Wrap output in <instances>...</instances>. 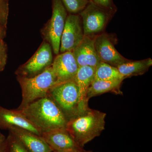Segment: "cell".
<instances>
[{"instance_id":"obj_1","label":"cell","mask_w":152,"mask_h":152,"mask_svg":"<svg viewBox=\"0 0 152 152\" xmlns=\"http://www.w3.org/2000/svg\"><path fill=\"white\" fill-rule=\"evenodd\" d=\"M18 110L42 133L66 128L68 121L58 106L48 96L37 100Z\"/></svg>"},{"instance_id":"obj_2","label":"cell","mask_w":152,"mask_h":152,"mask_svg":"<svg viewBox=\"0 0 152 152\" xmlns=\"http://www.w3.org/2000/svg\"><path fill=\"white\" fill-rule=\"evenodd\" d=\"M106 114L89 108L68 120L66 128L81 148L99 137L104 129Z\"/></svg>"},{"instance_id":"obj_3","label":"cell","mask_w":152,"mask_h":152,"mask_svg":"<svg viewBox=\"0 0 152 152\" xmlns=\"http://www.w3.org/2000/svg\"><path fill=\"white\" fill-rule=\"evenodd\" d=\"M22 90L21 103L17 110L48 96L50 89L56 85L57 78L51 66L32 77H17Z\"/></svg>"},{"instance_id":"obj_4","label":"cell","mask_w":152,"mask_h":152,"mask_svg":"<svg viewBox=\"0 0 152 152\" xmlns=\"http://www.w3.org/2000/svg\"><path fill=\"white\" fill-rule=\"evenodd\" d=\"M48 96L68 121L78 115V88L75 80L54 86L49 91Z\"/></svg>"},{"instance_id":"obj_5","label":"cell","mask_w":152,"mask_h":152,"mask_svg":"<svg viewBox=\"0 0 152 152\" xmlns=\"http://www.w3.org/2000/svg\"><path fill=\"white\" fill-rule=\"evenodd\" d=\"M52 15L42 30L45 41L50 45L55 54L60 53L61 37L68 12L61 0H52Z\"/></svg>"},{"instance_id":"obj_6","label":"cell","mask_w":152,"mask_h":152,"mask_svg":"<svg viewBox=\"0 0 152 152\" xmlns=\"http://www.w3.org/2000/svg\"><path fill=\"white\" fill-rule=\"evenodd\" d=\"M79 15L81 18L85 36H95L104 32L114 14L90 1Z\"/></svg>"},{"instance_id":"obj_7","label":"cell","mask_w":152,"mask_h":152,"mask_svg":"<svg viewBox=\"0 0 152 152\" xmlns=\"http://www.w3.org/2000/svg\"><path fill=\"white\" fill-rule=\"evenodd\" d=\"M53 61V49L50 45L45 40L34 56L18 68L16 75L25 77H34L50 67Z\"/></svg>"},{"instance_id":"obj_8","label":"cell","mask_w":152,"mask_h":152,"mask_svg":"<svg viewBox=\"0 0 152 152\" xmlns=\"http://www.w3.org/2000/svg\"><path fill=\"white\" fill-rule=\"evenodd\" d=\"M118 41L113 34L104 32L96 37L95 46L101 61L113 66L117 67L130 61L117 51L115 45Z\"/></svg>"},{"instance_id":"obj_9","label":"cell","mask_w":152,"mask_h":152,"mask_svg":"<svg viewBox=\"0 0 152 152\" xmlns=\"http://www.w3.org/2000/svg\"><path fill=\"white\" fill-rule=\"evenodd\" d=\"M84 36L80 15L79 14L68 15L61 37L60 53L72 51L81 42Z\"/></svg>"},{"instance_id":"obj_10","label":"cell","mask_w":152,"mask_h":152,"mask_svg":"<svg viewBox=\"0 0 152 152\" xmlns=\"http://www.w3.org/2000/svg\"><path fill=\"white\" fill-rule=\"evenodd\" d=\"M51 66L57 78L54 86L75 80L79 68L72 51L57 55Z\"/></svg>"},{"instance_id":"obj_11","label":"cell","mask_w":152,"mask_h":152,"mask_svg":"<svg viewBox=\"0 0 152 152\" xmlns=\"http://www.w3.org/2000/svg\"><path fill=\"white\" fill-rule=\"evenodd\" d=\"M41 136L53 151L66 152L82 148L77 144L66 128L43 132Z\"/></svg>"},{"instance_id":"obj_12","label":"cell","mask_w":152,"mask_h":152,"mask_svg":"<svg viewBox=\"0 0 152 152\" xmlns=\"http://www.w3.org/2000/svg\"><path fill=\"white\" fill-rule=\"evenodd\" d=\"M14 127L24 129L38 135L42 133L18 110H9L0 106V129L9 130Z\"/></svg>"},{"instance_id":"obj_13","label":"cell","mask_w":152,"mask_h":152,"mask_svg":"<svg viewBox=\"0 0 152 152\" xmlns=\"http://www.w3.org/2000/svg\"><path fill=\"white\" fill-rule=\"evenodd\" d=\"M96 36H85L81 42L72 51L79 67L89 66L96 68L100 62L95 48Z\"/></svg>"},{"instance_id":"obj_14","label":"cell","mask_w":152,"mask_h":152,"mask_svg":"<svg viewBox=\"0 0 152 152\" xmlns=\"http://www.w3.org/2000/svg\"><path fill=\"white\" fill-rule=\"evenodd\" d=\"M95 68L89 66L80 67L75 77V81L78 88V115L89 108L87 93L94 80Z\"/></svg>"},{"instance_id":"obj_15","label":"cell","mask_w":152,"mask_h":152,"mask_svg":"<svg viewBox=\"0 0 152 152\" xmlns=\"http://www.w3.org/2000/svg\"><path fill=\"white\" fill-rule=\"evenodd\" d=\"M9 131L18 139L29 152H51L53 151L41 136L20 128H12Z\"/></svg>"},{"instance_id":"obj_16","label":"cell","mask_w":152,"mask_h":152,"mask_svg":"<svg viewBox=\"0 0 152 152\" xmlns=\"http://www.w3.org/2000/svg\"><path fill=\"white\" fill-rule=\"evenodd\" d=\"M123 81V80L107 81L94 80L88 90L87 99L89 100L93 97L108 92L123 95L122 92L120 89V86Z\"/></svg>"},{"instance_id":"obj_17","label":"cell","mask_w":152,"mask_h":152,"mask_svg":"<svg viewBox=\"0 0 152 152\" xmlns=\"http://www.w3.org/2000/svg\"><path fill=\"white\" fill-rule=\"evenodd\" d=\"M152 65L151 58L140 61L132 60L117 67L120 74L124 78L132 76L141 75L145 73Z\"/></svg>"},{"instance_id":"obj_18","label":"cell","mask_w":152,"mask_h":152,"mask_svg":"<svg viewBox=\"0 0 152 152\" xmlns=\"http://www.w3.org/2000/svg\"><path fill=\"white\" fill-rule=\"evenodd\" d=\"M124 79L117 68L106 63L101 61L95 68L94 80L111 81Z\"/></svg>"},{"instance_id":"obj_19","label":"cell","mask_w":152,"mask_h":152,"mask_svg":"<svg viewBox=\"0 0 152 152\" xmlns=\"http://www.w3.org/2000/svg\"><path fill=\"white\" fill-rule=\"evenodd\" d=\"M63 4L69 14L80 13L86 7L89 0H61Z\"/></svg>"},{"instance_id":"obj_20","label":"cell","mask_w":152,"mask_h":152,"mask_svg":"<svg viewBox=\"0 0 152 152\" xmlns=\"http://www.w3.org/2000/svg\"><path fill=\"white\" fill-rule=\"evenodd\" d=\"M7 152H29L21 142L12 133L7 138Z\"/></svg>"},{"instance_id":"obj_21","label":"cell","mask_w":152,"mask_h":152,"mask_svg":"<svg viewBox=\"0 0 152 152\" xmlns=\"http://www.w3.org/2000/svg\"><path fill=\"white\" fill-rule=\"evenodd\" d=\"M102 8L111 12L115 15L117 11V7L113 0H90Z\"/></svg>"},{"instance_id":"obj_22","label":"cell","mask_w":152,"mask_h":152,"mask_svg":"<svg viewBox=\"0 0 152 152\" xmlns=\"http://www.w3.org/2000/svg\"><path fill=\"white\" fill-rule=\"evenodd\" d=\"M9 12L8 0H0V20L6 21Z\"/></svg>"},{"instance_id":"obj_23","label":"cell","mask_w":152,"mask_h":152,"mask_svg":"<svg viewBox=\"0 0 152 152\" xmlns=\"http://www.w3.org/2000/svg\"><path fill=\"white\" fill-rule=\"evenodd\" d=\"M0 152H7V137L0 133Z\"/></svg>"},{"instance_id":"obj_24","label":"cell","mask_w":152,"mask_h":152,"mask_svg":"<svg viewBox=\"0 0 152 152\" xmlns=\"http://www.w3.org/2000/svg\"><path fill=\"white\" fill-rule=\"evenodd\" d=\"M66 152H93L92 151H87L84 149L83 148H81L78 149L72 150V151H69Z\"/></svg>"},{"instance_id":"obj_25","label":"cell","mask_w":152,"mask_h":152,"mask_svg":"<svg viewBox=\"0 0 152 152\" xmlns=\"http://www.w3.org/2000/svg\"><path fill=\"white\" fill-rule=\"evenodd\" d=\"M51 152H57V151H52Z\"/></svg>"},{"instance_id":"obj_26","label":"cell","mask_w":152,"mask_h":152,"mask_svg":"<svg viewBox=\"0 0 152 152\" xmlns=\"http://www.w3.org/2000/svg\"><path fill=\"white\" fill-rule=\"evenodd\" d=\"M89 1H90V0H89Z\"/></svg>"}]
</instances>
